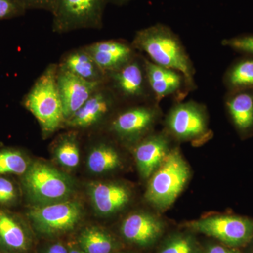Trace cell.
I'll return each mask as SVG.
<instances>
[{
	"instance_id": "6da1fadb",
	"label": "cell",
	"mask_w": 253,
	"mask_h": 253,
	"mask_svg": "<svg viewBox=\"0 0 253 253\" xmlns=\"http://www.w3.org/2000/svg\"><path fill=\"white\" fill-rule=\"evenodd\" d=\"M133 46L144 51L153 63L180 73L190 86L194 83V66L180 40L165 25H154L136 33Z\"/></svg>"
},
{
	"instance_id": "30bf717a",
	"label": "cell",
	"mask_w": 253,
	"mask_h": 253,
	"mask_svg": "<svg viewBox=\"0 0 253 253\" xmlns=\"http://www.w3.org/2000/svg\"><path fill=\"white\" fill-rule=\"evenodd\" d=\"M163 232V221L146 212H135L127 216L121 226V234L123 239L141 247L154 245Z\"/></svg>"
},
{
	"instance_id": "7c38bea8",
	"label": "cell",
	"mask_w": 253,
	"mask_h": 253,
	"mask_svg": "<svg viewBox=\"0 0 253 253\" xmlns=\"http://www.w3.org/2000/svg\"><path fill=\"white\" fill-rule=\"evenodd\" d=\"M91 201L95 210L101 215L114 214L126 207L131 199L126 186L114 182H98L89 188Z\"/></svg>"
},
{
	"instance_id": "836d02e7",
	"label": "cell",
	"mask_w": 253,
	"mask_h": 253,
	"mask_svg": "<svg viewBox=\"0 0 253 253\" xmlns=\"http://www.w3.org/2000/svg\"><path fill=\"white\" fill-rule=\"evenodd\" d=\"M130 1L131 0H109V1H111V2L118 5L125 4Z\"/></svg>"
},
{
	"instance_id": "cb8c5ba5",
	"label": "cell",
	"mask_w": 253,
	"mask_h": 253,
	"mask_svg": "<svg viewBox=\"0 0 253 253\" xmlns=\"http://www.w3.org/2000/svg\"><path fill=\"white\" fill-rule=\"evenodd\" d=\"M157 253H202V250L194 236L180 233L166 239Z\"/></svg>"
},
{
	"instance_id": "44dd1931",
	"label": "cell",
	"mask_w": 253,
	"mask_h": 253,
	"mask_svg": "<svg viewBox=\"0 0 253 253\" xmlns=\"http://www.w3.org/2000/svg\"><path fill=\"white\" fill-rule=\"evenodd\" d=\"M227 107L239 129L246 130L253 126V94L241 92L234 95L228 101Z\"/></svg>"
},
{
	"instance_id": "d4e9b609",
	"label": "cell",
	"mask_w": 253,
	"mask_h": 253,
	"mask_svg": "<svg viewBox=\"0 0 253 253\" xmlns=\"http://www.w3.org/2000/svg\"><path fill=\"white\" fill-rule=\"evenodd\" d=\"M227 81L231 87L236 89L253 86V59L240 61L234 66L227 76Z\"/></svg>"
},
{
	"instance_id": "d6a6232c",
	"label": "cell",
	"mask_w": 253,
	"mask_h": 253,
	"mask_svg": "<svg viewBox=\"0 0 253 253\" xmlns=\"http://www.w3.org/2000/svg\"><path fill=\"white\" fill-rule=\"evenodd\" d=\"M68 251L69 253H85L79 247L78 244H68Z\"/></svg>"
},
{
	"instance_id": "3957f363",
	"label": "cell",
	"mask_w": 253,
	"mask_h": 253,
	"mask_svg": "<svg viewBox=\"0 0 253 253\" xmlns=\"http://www.w3.org/2000/svg\"><path fill=\"white\" fill-rule=\"evenodd\" d=\"M189 174V168L179 151H169L150 179L146 199L158 209H167L184 189Z\"/></svg>"
},
{
	"instance_id": "7a4b0ae2",
	"label": "cell",
	"mask_w": 253,
	"mask_h": 253,
	"mask_svg": "<svg viewBox=\"0 0 253 253\" xmlns=\"http://www.w3.org/2000/svg\"><path fill=\"white\" fill-rule=\"evenodd\" d=\"M57 72L58 66L50 65L24 99L25 107L35 116L45 134L54 132L65 122Z\"/></svg>"
},
{
	"instance_id": "4fadbf2b",
	"label": "cell",
	"mask_w": 253,
	"mask_h": 253,
	"mask_svg": "<svg viewBox=\"0 0 253 253\" xmlns=\"http://www.w3.org/2000/svg\"><path fill=\"white\" fill-rule=\"evenodd\" d=\"M84 49L106 73L118 71L132 60V49L121 42H99Z\"/></svg>"
},
{
	"instance_id": "277c9868",
	"label": "cell",
	"mask_w": 253,
	"mask_h": 253,
	"mask_svg": "<svg viewBox=\"0 0 253 253\" xmlns=\"http://www.w3.org/2000/svg\"><path fill=\"white\" fill-rule=\"evenodd\" d=\"M23 184L30 197L41 205L66 201L73 193L72 184L64 174L40 161L30 165Z\"/></svg>"
},
{
	"instance_id": "83f0119b",
	"label": "cell",
	"mask_w": 253,
	"mask_h": 253,
	"mask_svg": "<svg viewBox=\"0 0 253 253\" xmlns=\"http://www.w3.org/2000/svg\"><path fill=\"white\" fill-rule=\"evenodd\" d=\"M25 11L19 0H0V20L21 16Z\"/></svg>"
},
{
	"instance_id": "9c48e42d",
	"label": "cell",
	"mask_w": 253,
	"mask_h": 253,
	"mask_svg": "<svg viewBox=\"0 0 253 253\" xmlns=\"http://www.w3.org/2000/svg\"><path fill=\"white\" fill-rule=\"evenodd\" d=\"M101 83L85 81L58 67L57 85L65 121H68L100 89Z\"/></svg>"
},
{
	"instance_id": "ba28073f",
	"label": "cell",
	"mask_w": 253,
	"mask_h": 253,
	"mask_svg": "<svg viewBox=\"0 0 253 253\" xmlns=\"http://www.w3.org/2000/svg\"><path fill=\"white\" fill-rule=\"evenodd\" d=\"M169 131L178 139L191 140L204 135L207 121L202 107L189 101L176 105L167 119Z\"/></svg>"
},
{
	"instance_id": "e0dca14e",
	"label": "cell",
	"mask_w": 253,
	"mask_h": 253,
	"mask_svg": "<svg viewBox=\"0 0 253 253\" xmlns=\"http://www.w3.org/2000/svg\"><path fill=\"white\" fill-rule=\"evenodd\" d=\"M99 89L66 121L68 126L88 127L99 122L109 113L113 104L112 96L107 91Z\"/></svg>"
},
{
	"instance_id": "4dcf8cb0",
	"label": "cell",
	"mask_w": 253,
	"mask_h": 253,
	"mask_svg": "<svg viewBox=\"0 0 253 253\" xmlns=\"http://www.w3.org/2000/svg\"><path fill=\"white\" fill-rule=\"evenodd\" d=\"M205 253H241L226 245L211 244L207 246Z\"/></svg>"
},
{
	"instance_id": "7402d4cb",
	"label": "cell",
	"mask_w": 253,
	"mask_h": 253,
	"mask_svg": "<svg viewBox=\"0 0 253 253\" xmlns=\"http://www.w3.org/2000/svg\"><path fill=\"white\" fill-rule=\"evenodd\" d=\"M121 165V157L116 150L107 145L94 148L87 158L88 169L94 174L111 172Z\"/></svg>"
},
{
	"instance_id": "5b68a950",
	"label": "cell",
	"mask_w": 253,
	"mask_h": 253,
	"mask_svg": "<svg viewBox=\"0 0 253 253\" xmlns=\"http://www.w3.org/2000/svg\"><path fill=\"white\" fill-rule=\"evenodd\" d=\"M109 0H56L52 11L53 28L66 33L84 28H99Z\"/></svg>"
},
{
	"instance_id": "d6986e66",
	"label": "cell",
	"mask_w": 253,
	"mask_h": 253,
	"mask_svg": "<svg viewBox=\"0 0 253 253\" xmlns=\"http://www.w3.org/2000/svg\"><path fill=\"white\" fill-rule=\"evenodd\" d=\"M59 68L85 81L94 83H102L106 76V73L85 49L78 50L68 54Z\"/></svg>"
},
{
	"instance_id": "8fae6325",
	"label": "cell",
	"mask_w": 253,
	"mask_h": 253,
	"mask_svg": "<svg viewBox=\"0 0 253 253\" xmlns=\"http://www.w3.org/2000/svg\"><path fill=\"white\" fill-rule=\"evenodd\" d=\"M33 246L31 231L19 217L0 210V252L28 253Z\"/></svg>"
},
{
	"instance_id": "5bb4252c",
	"label": "cell",
	"mask_w": 253,
	"mask_h": 253,
	"mask_svg": "<svg viewBox=\"0 0 253 253\" xmlns=\"http://www.w3.org/2000/svg\"><path fill=\"white\" fill-rule=\"evenodd\" d=\"M156 111L149 107L133 108L117 116L113 121L111 129L124 138H134L144 134L153 126Z\"/></svg>"
},
{
	"instance_id": "4316f807",
	"label": "cell",
	"mask_w": 253,
	"mask_h": 253,
	"mask_svg": "<svg viewBox=\"0 0 253 253\" xmlns=\"http://www.w3.org/2000/svg\"><path fill=\"white\" fill-rule=\"evenodd\" d=\"M18 199V191L14 183L8 178L0 176V205L11 206Z\"/></svg>"
},
{
	"instance_id": "603a6c76",
	"label": "cell",
	"mask_w": 253,
	"mask_h": 253,
	"mask_svg": "<svg viewBox=\"0 0 253 253\" xmlns=\"http://www.w3.org/2000/svg\"><path fill=\"white\" fill-rule=\"evenodd\" d=\"M30 165L28 158L21 151L12 149L0 150V176H23L27 172Z\"/></svg>"
},
{
	"instance_id": "1f68e13d",
	"label": "cell",
	"mask_w": 253,
	"mask_h": 253,
	"mask_svg": "<svg viewBox=\"0 0 253 253\" xmlns=\"http://www.w3.org/2000/svg\"><path fill=\"white\" fill-rule=\"evenodd\" d=\"M44 253H69L68 246L61 242H56L49 245Z\"/></svg>"
},
{
	"instance_id": "52a82bcc",
	"label": "cell",
	"mask_w": 253,
	"mask_h": 253,
	"mask_svg": "<svg viewBox=\"0 0 253 253\" xmlns=\"http://www.w3.org/2000/svg\"><path fill=\"white\" fill-rule=\"evenodd\" d=\"M191 230L211 236L229 247L248 244L253 238V221L235 216H213L186 224Z\"/></svg>"
},
{
	"instance_id": "484cf974",
	"label": "cell",
	"mask_w": 253,
	"mask_h": 253,
	"mask_svg": "<svg viewBox=\"0 0 253 253\" xmlns=\"http://www.w3.org/2000/svg\"><path fill=\"white\" fill-rule=\"evenodd\" d=\"M56 157L63 167H77L80 163V151L73 136L63 138L56 147Z\"/></svg>"
},
{
	"instance_id": "ac0fdd59",
	"label": "cell",
	"mask_w": 253,
	"mask_h": 253,
	"mask_svg": "<svg viewBox=\"0 0 253 253\" xmlns=\"http://www.w3.org/2000/svg\"><path fill=\"white\" fill-rule=\"evenodd\" d=\"M115 86L123 95L129 98L140 97L145 93L146 73L139 62L131 60L118 71L111 73Z\"/></svg>"
},
{
	"instance_id": "2e32d148",
	"label": "cell",
	"mask_w": 253,
	"mask_h": 253,
	"mask_svg": "<svg viewBox=\"0 0 253 253\" xmlns=\"http://www.w3.org/2000/svg\"><path fill=\"white\" fill-rule=\"evenodd\" d=\"M144 70L150 89L157 99L174 94L185 82L180 73L145 60Z\"/></svg>"
},
{
	"instance_id": "f1b7e54d",
	"label": "cell",
	"mask_w": 253,
	"mask_h": 253,
	"mask_svg": "<svg viewBox=\"0 0 253 253\" xmlns=\"http://www.w3.org/2000/svg\"><path fill=\"white\" fill-rule=\"evenodd\" d=\"M223 45L242 52L253 55V36L238 37L226 39L223 41Z\"/></svg>"
},
{
	"instance_id": "e575fe53",
	"label": "cell",
	"mask_w": 253,
	"mask_h": 253,
	"mask_svg": "<svg viewBox=\"0 0 253 253\" xmlns=\"http://www.w3.org/2000/svg\"></svg>"
},
{
	"instance_id": "f546056e",
	"label": "cell",
	"mask_w": 253,
	"mask_h": 253,
	"mask_svg": "<svg viewBox=\"0 0 253 253\" xmlns=\"http://www.w3.org/2000/svg\"><path fill=\"white\" fill-rule=\"evenodd\" d=\"M56 0H19L25 9H43L52 13Z\"/></svg>"
},
{
	"instance_id": "9a60e30c",
	"label": "cell",
	"mask_w": 253,
	"mask_h": 253,
	"mask_svg": "<svg viewBox=\"0 0 253 253\" xmlns=\"http://www.w3.org/2000/svg\"><path fill=\"white\" fill-rule=\"evenodd\" d=\"M168 153V141L163 136H151L138 145L134 157L141 176L149 178L152 175Z\"/></svg>"
},
{
	"instance_id": "d590c367",
	"label": "cell",
	"mask_w": 253,
	"mask_h": 253,
	"mask_svg": "<svg viewBox=\"0 0 253 253\" xmlns=\"http://www.w3.org/2000/svg\"><path fill=\"white\" fill-rule=\"evenodd\" d=\"M0 253H2L0 252Z\"/></svg>"
},
{
	"instance_id": "ffe728a7",
	"label": "cell",
	"mask_w": 253,
	"mask_h": 253,
	"mask_svg": "<svg viewBox=\"0 0 253 253\" xmlns=\"http://www.w3.org/2000/svg\"><path fill=\"white\" fill-rule=\"evenodd\" d=\"M78 245L85 253H114L118 243L108 231L96 226H90L82 231Z\"/></svg>"
},
{
	"instance_id": "8992f818",
	"label": "cell",
	"mask_w": 253,
	"mask_h": 253,
	"mask_svg": "<svg viewBox=\"0 0 253 253\" xmlns=\"http://www.w3.org/2000/svg\"><path fill=\"white\" fill-rule=\"evenodd\" d=\"M82 214L83 210L79 202L66 200L35 206L28 212V217L38 233L54 236L75 229L81 221Z\"/></svg>"
}]
</instances>
